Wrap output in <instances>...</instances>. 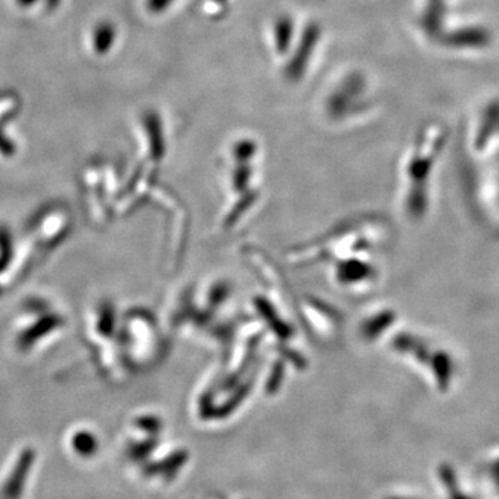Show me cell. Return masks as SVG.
I'll use <instances>...</instances> for the list:
<instances>
[{
    "instance_id": "1",
    "label": "cell",
    "mask_w": 499,
    "mask_h": 499,
    "mask_svg": "<svg viewBox=\"0 0 499 499\" xmlns=\"http://www.w3.org/2000/svg\"><path fill=\"white\" fill-rule=\"evenodd\" d=\"M114 38V30L106 23H102L96 27L93 33V48L98 53H105L110 49V45L113 44Z\"/></svg>"
},
{
    "instance_id": "2",
    "label": "cell",
    "mask_w": 499,
    "mask_h": 499,
    "mask_svg": "<svg viewBox=\"0 0 499 499\" xmlns=\"http://www.w3.org/2000/svg\"><path fill=\"white\" fill-rule=\"evenodd\" d=\"M16 2L21 8H31L33 5H35L38 2V0H16Z\"/></svg>"
}]
</instances>
